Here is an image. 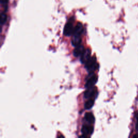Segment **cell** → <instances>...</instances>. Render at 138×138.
Wrapping results in <instances>:
<instances>
[{"label":"cell","instance_id":"cell-1","mask_svg":"<svg viewBox=\"0 0 138 138\" xmlns=\"http://www.w3.org/2000/svg\"><path fill=\"white\" fill-rule=\"evenodd\" d=\"M99 64L97 61V58L93 56L90 58L87 62L85 64V68L89 73L94 72V71L99 69Z\"/></svg>","mask_w":138,"mask_h":138},{"label":"cell","instance_id":"cell-5","mask_svg":"<svg viewBox=\"0 0 138 138\" xmlns=\"http://www.w3.org/2000/svg\"><path fill=\"white\" fill-rule=\"evenodd\" d=\"M73 26L72 21H69L65 24L64 29V34L66 36H70L73 33Z\"/></svg>","mask_w":138,"mask_h":138},{"label":"cell","instance_id":"cell-14","mask_svg":"<svg viewBox=\"0 0 138 138\" xmlns=\"http://www.w3.org/2000/svg\"><path fill=\"white\" fill-rule=\"evenodd\" d=\"M135 129L138 131V120H137L136 124H135Z\"/></svg>","mask_w":138,"mask_h":138},{"label":"cell","instance_id":"cell-12","mask_svg":"<svg viewBox=\"0 0 138 138\" xmlns=\"http://www.w3.org/2000/svg\"><path fill=\"white\" fill-rule=\"evenodd\" d=\"M7 20V15L4 13H2L0 15V22L2 25H3L5 23H6Z\"/></svg>","mask_w":138,"mask_h":138},{"label":"cell","instance_id":"cell-6","mask_svg":"<svg viewBox=\"0 0 138 138\" xmlns=\"http://www.w3.org/2000/svg\"><path fill=\"white\" fill-rule=\"evenodd\" d=\"M91 51L89 48H87L85 50L84 52L82 55L80 57V61L83 64H85L90 60V58L91 57Z\"/></svg>","mask_w":138,"mask_h":138},{"label":"cell","instance_id":"cell-13","mask_svg":"<svg viewBox=\"0 0 138 138\" xmlns=\"http://www.w3.org/2000/svg\"><path fill=\"white\" fill-rule=\"evenodd\" d=\"M9 0H1V3L4 5L8 3Z\"/></svg>","mask_w":138,"mask_h":138},{"label":"cell","instance_id":"cell-8","mask_svg":"<svg viewBox=\"0 0 138 138\" xmlns=\"http://www.w3.org/2000/svg\"><path fill=\"white\" fill-rule=\"evenodd\" d=\"M84 46L83 45H79L77 46H76L75 49L73 50V55L75 56L76 57H80L83 53L85 51Z\"/></svg>","mask_w":138,"mask_h":138},{"label":"cell","instance_id":"cell-2","mask_svg":"<svg viewBox=\"0 0 138 138\" xmlns=\"http://www.w3.org/2000/svg\"><path fill=\"white\" fill-rule=\"evenodd\" d=\"M98 82V76L94 72L90 73L86 77L85 86L86 88L92 87L96 84Z\"/></svg>","mask_w":138,"mask_h":138},{"label":"cell","instance_id":"cell-7","mask_svg":"<svg viewBox=\"0 0 138 138\" xmlns=\"http://www.w3.org/2000/svg\"><path fill=\"white\" fill-rule=\"evenodd\" d=\"M84 31V26L83 24L79 22L77 24V25L74 28L73 34V36L81 37Z\"/></svg>","mask_w":138,"mask_h":138},{"label":"cell","instance_id":"cell-16","mask_svg":"<svg viewBox=\"0 0 138 138\" xmlns=\"http://www.w3.org/2000/svg\"><path fill=\"white\" fill-rule=\"evenodd\" d=\"M133 138H138V133L135 134L134 135H133Z\"/></svg>","mask_w":138,"mask_h":138},{"label":"cell","instance_id":"cell-15","mask_svg":"<svg viewBox=\"0 0 138 138\" xmlns=\"http://www.w3.org/2000/svg\"><path fill=\"white\" fill-rule=\"evenodd\" d=\"M135 117H136V119L137 120H138V111H137L136 112V114H135Z\"/></svg>","mask_w":138,"mask_h":138},{"label":"cell","instance_id":"cell-3","mask_svg":"<svg viewBox=\"0 0 138 138\" xmlns=\"http://www.w3.org/2000/svg\"><path fill=\"white\" fill-rule=\"evenodd\" d=\"M98 91L97 88L93 86L92 87L88 88L84 93V97L86 99H95L98 96Z\"/></svg>","mask_w":138,"mask_h":138},{"label":"cell","instance_id":"cell-10","mask_svg":"<svg viewBox=\"0 0 138 138\" xmlns=\"http://www.w3.org/2000/svg\"><path fill=\"white\" fill-rule=\"evenodd\" d=\"M81 42H82V38H81V37L73 36V38L72 39V41H71L72 45L73 46H75V47L81 44Z\"/></svg>","mask_w":138,"mask_h":138},{"label":"cell","instance_id":"cell-4","mask_svg":"<svg viewBox=\"0 0 138 138\" xmlns=\"http://www.w3.org/2000/svg\"><path fill=\"white\" fill-rule=\"evenodd\" d=\"M94 131V127L91 124L84 125L82 128L83 135L81 137H89Z\"/></svg>","mask_w":138,"mask_h":138},{"label":"cell","instance_id":"cell-11","mask_svg":"<svg viewBox=\"0 0 138 138\" xmlns=\"http://www.w3.org/2000/svg\"><path fill=\"white\" fill-rule=\"evenodd\" d=\"M95 99H87V101L85 103L84 108L86 110H90L92 108L95 104Z\"/></svg>","mask_w":138,"mask_h":138},{"label":"cell","instance_id":"cell-9","mask_svg":"<svg viewBox=\"0 0 138 138\" xmlns=\"http://www.w3.org/2000/svg\"><path fill=\"white\" fill-rule=\"evenodd\" d=\"M84 120L86 122L89 124H94L95 122V118L91 112H87L84 115Z\"/></svg>","mask_w":138,"mask_h":138}]
</instances>
